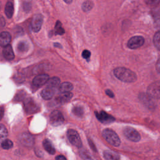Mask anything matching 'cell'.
Returning <instances> with one entry per match:
<instances>
[{
    "label": "cell",
    "mask_w": 160,
    "mask_h": 160,
    "mask_svg": "<svg viewBox=\"0 0 160 160\" xmlns=\"http://www.w3.org/2000/svg\"><path fill=\"white\" fill-rule=\"evenodd\" d=\"M72 88V84L69 82H64L59 86V90L61 92H70Z\"/></svg>",
    "instance_id": "obj_21"
},
{
    "label": "cell",
    "mask_w": 160,
    "mask_h": 160,
    "mask_svg": "<svg viewBox=\"0 0 160 160\" xmlns=\"http://www.w3.org/2000/svg\"><path fill=\"white\" fill-rule=\"evenodd\" d=\"M43 22V17L40 14H35L31 20V29L34 32H38L41 28L42 24Z\"/></svg>",
    "instance_id": "obj_8"
},
{
    "label": "cell",
    "mask_w": 160,
    "mask_h": 160,
    "mask_svg": "<svg viewBox=\"0 0 160 160\" xmlns=\"http://www.w3.org/2000/svg\"><path fill=\"white\" fill-rule=\"evenodd\" d=\"M4 12L8 18H12L14 13V4L12 1L9 0L7 2L5 6Z\"/></svg>",
    "instance_id": "obj_18"
},
{
    "label": "cell",
    "mask_w": 160,
    "mask_h": 160,
    "mask_svg": "<svg viewBox=\"0 0 160 160\" xmlns=\"http://www.w3.org/2000/svg\"><path fill=\"white\" fill-rule=\"evenodd\" d=\"M89 144H90V146H91V148L93 149V150H94L95 151H96V148H95V146H94V144H93V143H92V141H91L89 139Z\"/></svg>",
    "instance_id": "obj_37"
},
{
    "label": "cell",
    "mask_w": 160,
    "mask_h": 160,
    "mask_svg": "<svg viewBox=\"0 0 160 160\" xmlns=\"http://www.w3.org/2000/svg\"><path fill=\"white\" fill-rule=\"evenodd\" d=\"M56 160H67V159H66V158H65L64 156L59 155V156H56Z\"/></svg>",
    "instance_id": "obj_34"
},
{
    "label": "cell",
    "mask_w": 160,
    "mask_h": 160,
    "mask_svg": "<svg viewBox=\"0 0 160 160\" xmlns=\"http://www.w3.org/2000/svg\"><path fill=\"white\" fill-rule=\"evenodd\" d=\"M42 145L45 150L51 154H54L55 153V149L54 147L51 142V141L48 139H46L43 141Z\"/></svg>",
    "instance_id": "obj_19"
},
{
    "label": "cell",
    "mask_w": 160,
    "mask_h": 160,
    "mask_svg": "<svg viewBox=\"0 0 160 160\" xmlns=\"http://www.w3.org/2000/svg\"><path fill=\"white\" fill-rule=\"evenodd\" d=\"M153 42L156 48L160 50V31H157L154 35Z\"/></svg>",
    "instance_id": "obj_25"
},
{
    "label": "cell",
    "mask_w": 160,
    "mask_h": 160,
    "mask_svg": "<svg viewBox=\"0 0 160 160\" xmlns=\"http://www.w3.org/2000/svg\"><path fill=\"white\" fill-rule=\"evenodd\" d=\"M1 146L4 149H9L12 147L13 143L11 140L6 139L1 142Z\"/></svg>",
    "instance_id": "obj_28"
},
{
    "label": "cell",
    "mask_w": 160,
    "mask_h": 160,
    "mask_svg": "<svg viewBox=\"0 0 160 160\" xmlns=\"http://www.w3.org/2000/svg\"><path fill=\"white\" fill-rule=\"evenodd\" d=\"M80 156L84 160H92L91 155L84 149H81L79 151Z\"/></svg>",
    "instance_id": "obj_29"
},
{
    "label": "cell",
    "mask_w": 160,
    "mask_h": 160,
    "mask_svg": "<svg viewBox=\"0 0 160 160\" xmlns=\"http://www.w3.org/2000/svg\"><path fill=\"white\" fill-rule=\"evenodd\" d=\"M21 142L24 146H31L34 144V139L30 134L24 133L21 137Z\"/></svg>",
    "instance_id": "obj_16"
},
{
    "label": "cell",
    "mask_w": 160,
    "mask_h": 160,
    "mask_svg": "<svg viewBox=\"0 0 160 160\" xmlns=\"http://www.w3.org/2000/svg\"><path fill=\"white\" fill-rule=\"evenodd\" d=\"M49 79V77L46 74H42L36 76L32 81V84L36 87H40L42 85L45 84L48 79Z\"/></svg>",
    "instance_id": "obj_10"
},
{
    "label": "cell",
    "mask_w": 160,
    "mask_h": 160,
    "mask_svg": "<svg viewBox=\"0 0 160 160\" xmlns=\"http://www.w3.org/2000/svg\"><path fill=\"white\" fill-rule=\"evenodd\" d=\"M156 69H157V71L160 74V59L157 61Z\"/></svg>",
    "instance_id": "obj_35"
},
{
    "label": "cell",
    "mask_w": 160,
    "mask_h": 160,
    "mask_svg": "<svg viewBox=\"0 0 160 160\" xmlns=\"http://www.w3.org/2000/svg\"><path fill=\"white\" fill-rule=\"evenodd\" d=\"M114 74L118 79L124 82H133L137 79V76L135 72L123 67L114 69Z\"/></svg>",
    "instance_id": "obj_1"
},
{
    "label": "cell",
    "mask_w": 160,
    "mask_h": 160,
    "mask_svg": "<svg viewBox=\"0 0 160 160\" xmlns=\"http://www.w3.org/2000/svg\"><path fill=\"white\" fill-rule=\"evenodd\" d=\"M56 89L46 86L45 88H44L41 93V95L42 98L44 99H50L52 98V96L54 94V92L56 91Z\"/></svg>",
    "instance_id": "obj_12"
},
{
    "label": "cell",
    "mask_w": 160,
    "mask_h": 160,
    "mask_svg": "<svg viewBox=\"0 0 160 160\" xmlns=\"http://www.w3.org/2000/svg\"><path fill=\"white\" fill-rule=\"evenodd\" d=\"M49 120L52 126H57L62 124L64 122V119L62 114L59 111L54 110L51 113Z\"/></svg>",
    "instance_id": "obj_6"
},
{
    "label": "cell",
    "mask_w": 160,
    "mask_h": 160,
    "mask_svg": "<svg viewBox=\"0 0 160 160\" xmlns=\"http://www.w3.org/2000/svg\"><path fill=\"white\" fill-rule=\"evenodd\" d=\"M72 112L76 116H81L83 114L84 111H83V108L81 106H76L73 107L72 109Z\"/></svg>",
    "instance_id": "obj_27"
},
{
    "label": "cell",
    "mask_w": 160,
    "mask_h": 160,
    "mask_svg": "<svg viewBox=\"0 0 160 160\" xmlns=\"http://www.w3.org/2000/svg\"><path fill=\"white\" fill-rule=\"evenodd\" d=\"M4 114V109L2 107H0V120L2 119Z\"/></svg>",
    "instance_id": "obj_36"
},
{
    "label": "cell",
    "mask_w": 160,
    "mask_h": 160,
    "mask_svg": "<svg viewBox=\"0 0 160 160\" xmlns=\"http://www.w3.org/2000/svg\"><path fill=\"white\" fill-rule=\"evenodd\" d=\"M24 107L26 111L29 113H32L37 111L38 108L35 102L31 98H28L25 101Z\"/></svg>",
    "instance_id": "obj_11"
},
{
    "label": "cell",
    "mask_w": 160,
    "mask_h": 160,
    "mask_svg": "<svg viewBox=\"0 0 160 160\" xmlns=\"http://www.w3.org/2000/svg\"><path fill=\"white\" fill-rule=\"evenodd\" d=\"M67 136L70 142L77 148L82 147V142L79 133L74 129H69L67 131Z\"/></svg>",
    "instance_id": "obj_3"
},
{
    "label": "cell",
    "mask_w": 160,
    "mask_h": 160,
    "mask_svg": "<svg viewBox=\"0 0 160 160\" xmlns=\"http://www.w3.org/2000/svg\"><path fill=\"white\" fill-rule=\"evenodd\" d=\"M8 136V131L6 128L3 125L0 124V144L6 139V138Z\"/></svg>",
    "instance_id": "obj_23"
},
{
    "label": "cell",
    "mask_w": 160,
    "mask_h": 160,
    "mask_svg": "<svg viewBox=\"0 0 160 160\" xmlns=\"http://www.w3.org/2000/svg\"><path fill=\"white\" fill-rule=\"evenodd\" d=\"M11 40V34L6 31H3L0 33V46L5 47L9 44Z\"/></svg>",
    "instance_id": "obj_14"
},
{
    "label": "cell",
    "mask_w": 160,
    "mask_h": 160,
    "mask_svg": "<svg viewBox=\"0 0 160 160\" xmlns=\"http://www.w3.org/2000/svg\"><path fill=\"white\" fill-rule=\"evenodd\" d=\"M2 54L5 59L7 60L11 61L14 58V54L12 48V46L10 44L7 45L6 46L4 47L2 50Z\"/></svg>",
    "instance_id": "obj_15"
},
{
    "label": "cell",
    "mask_w": 160,
    "mask_h": 160,
    "mask_svg": "<svg viewBox=\"0 0 160 160\" xmlns=\"http://www.w3.org/2000/svg\"><path fill=\"white\" fill-rule=\"evenodd\" d=\"M144 1L148 5H149L151 6H155L159 3L160 0H144Z\"/></svg>",
    "instance_id": "obj_31"
},
{
    "label": "cell",
    "mask_w": 160,
    "mask_h": 160,
    "mask_svg": "<svg viewBox=\"0 0 160 160\" xmlns=\"http://www.w3.org/2000/svg\"><path fill=\"white\" fill-rule=\"evenodd\" d=\"M142 101L144 103H146V106L148 107H153V99L152 97H151L149 95L147 94H142V96L140 97Z\"/></svg>",
    "instance_id": "obj_22"
},
{
    "label": "cell",
    "mask_w": 160,
    "mask_h": 160,
    "mask_svg": "<svg viewBox=\"0 0 160 160\" xmlns=\"http://www.w3.org/2000/svg\"><path fill=\"white\" fill-rule=\"evenodd\" d=\"M144 39L141 36H135L129 39L128 42V47L131 49H137L144 44Z\"/></svg>",
    "instance_id": "obj_7"
},
{
    "label": "cell",
    "mask_w": 160,
    "mask_h": 160,
    "mask_svg": "<svg viewBox=\"0 0 160 160\" xmlns=\"http://www.w3.org/2000/svg\"><path fill=\"white\" fill-rule=\"evenodd\" d=\"M95 114L97 119L102 123H111L115 120L113 116L102 111L99 112H95Z\"/></svg>",
    "instance_id": "obj_9"
},
{
    "label": "cell",
    "mask_w": 160,
    "mask_h": 160,
    "mask_svg": "<svg viewBox=\"0 0 160 160\" xmlns=\"http://www.w3.org/2000/svg\"><path fill=\"white\" fill-rule=\"evenodd\" d=\"M82 56L84 58V59H89V58H90V56H91V52L89 51H88V50H87V49H85V50H84L83 51H82Z\"/></svg>",
    "instance_id": "obj_32"
},
{
    "label": "cell",
    "mask_w": 160,
    "mask_h": 160,
    "mask_svg": "<svg viewBox=\"0 0 160 160\" xmlns=\"http://www.w3.org/2000/svg\"><path fill=\"white\" fill-rule=\"evenodd\" d=\"M72 97V94L71 92H60L56 96V101L61 104L68 102Z\"/></svg>",
    "instance_id": "obj_13"
},
{
    "label": "cell",
    "mask_w": 160,
    "mask_h": 160,
    "mask_svg": "<svg viewBox=\"0 0 160 160\" xmlns=\"http://www.w3.org/2000/svg\"><path fill=\"white\" fill-rule=\"evenodd\" d=\"M123 133L128 139L134 142H138L141 139V136L138 131L131 127H126L123 130Z\"/></svg>",
    "instance_id": "obj_5"
},
{
    "label": "cell",
    "mask_w": 160,
    "mask_h": 160,
    "mask_svg": "<svg viewBox=\"0 0 160 160\" xmlns=\"http://www.w3.org/2000/svg\"><path fill=\"white\" fill-rule=\"evenodd\" d=\"M103 154L106 160H119V155L113 151L106 150Z\"/></svg>",
    "instance_id": "obj_17"
},
{
    "label": "cell",
    "mask_w": 160,
    "mask_h": 160,
    "mask_svg": "<svg viewBox=\"0 0 160 160\" xmlns=\"http://www.w3.org/2000/svg\"><path fill=\"white\" fill-rule=\"evenodd\" d=\"M102 135L105 140L114 146H118L120 144V139L118 134L110 129H105L102 132Z\"/></svg>",
    "instance_id": "obj_2"
},
{
    "label": "cell",
    "mask_w": 160,
    "mask_h": 160,
    "mask_svg": "<svg viewBox=\"0 0 160 160\" xmlns=\"http://www.w3.org/2000/svg\"><path fill=\"white\" fill-rule=\"evenodd\" d=\"M60 85V79L58 77H52L48 79L46 82V86L53 88L54 89H57Z\"/></svg>",
    "instance_id": "obj_20"
},
{
    "label": "cell",
    "mask_w": 160,
    "mask_h": 160,
    "mask_svg": "<svg viewBox=\"0 0 160 160\" xmlns=\"http://www.w3.org/2000/svg\"><path fill=\"white\" fill-rule=\"evenodd\" d=\"M65 2H66L67 4H71L72 1V0H63Z\"/></svg>",
    "instance_id": "obj_38"
},
{
    "label": "cell",
    "mask_w": 160,
    "mask_h": 160,
    "mask_svg": "<svg viewBox=\"0 0 160 160\" xmlns=\"http://www.w3.org/2000/svg\"><path fill=\"white\" fill-rule=\"evenodd\" d=\"M18 49L20 51H25L28 49V44L26 41H21L18 45Z\"/></svg>",
    "instance_id": "obj_30"
},
{
    "label": "cell",
    "mask_w": 160,
    "mask_h": 160,
    "mask_svg": "<svg viewBox=\"0 0 160 160\" xmlns=\"http://www.w3.org/2000/svg\"><path fill=\"white\" fill-rule=\"evenodd\" d=\"M106 94H107L108 96H109L110 98H113V97H114V94H113V92H112L111 90H109V89L106 90Z\"/></svg>",
    "instance_id": "obj_33"
},
{
    "label": "cell",
    "mask_w": 160,
    "mask_h": 160,
    "mask_svg": "<svg viewBox=\"0 0 160 160\" xmlns=\"http://www.w3.org/2000/svg\"><path fill=\"white\" fill-rule=\"evenodd\" d=\"M92 8H93V2L89 0L84 1L82 5V9L85 12L89 11L90 10H91Z\"/></svg>",
    "instance_id": "obj_26"
},
{
    "label": "cell",
    "mask_w": 160,
    "mask_h": 160,
    "mask_svg": "<svg viewBox=\"0 0 160 160\" xmlns=\"http://www.w3.org/2000/svg\"><path fill=\"white\" fill-rule=\"evenodd\" d=\"M147 94L154 99H160V80L151 83L148 86Z\"/></svg>",
    "instance_id": "obj_4"
},
{
    "label": "cell",
    "mask_w": 160,
    "mask_h": 160,
    "mask_svg": "<svg viewBox=\"0 0 160 160\" xmlns=\"http://www.w3.org/2000/svg\"><path fill=\"white\" fill-rule=\"evenodd\" d=\"M54 29H55V33L57 34L62 35L65 32L64 28L62 27V24L59 21H56Z\"/></svg>",
    "instance_id": "obj_24"
}]
</instances>
